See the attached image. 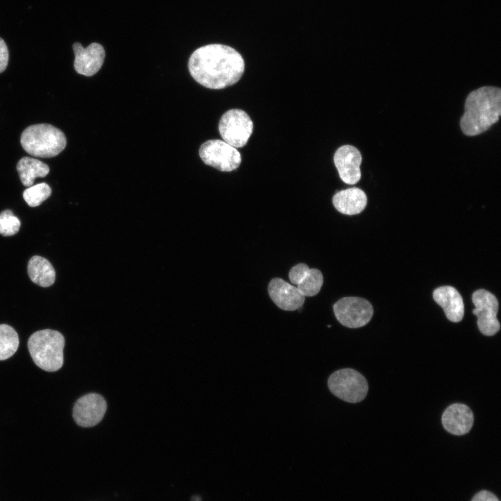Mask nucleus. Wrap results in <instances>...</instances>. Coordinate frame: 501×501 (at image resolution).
Here are the masks:
<instances>
[{
  "instance_id": "obj_8",
  "label": "nucleus",
  "mask_w": 501,
  "mask_h": 501,
  "mask_svg": "<svg viewBox=\"0 0 501 501\" xmlns=\"http://www.w3.org/2000/svg\"><path fill=\"white\" fill-rule=\"evenodd\" d=\"M333 311L337 321L351 328L364 326L371 320L374 313L373 307L367 300L355 296L338 300L333 305Z\"/></svg>"
},
{
  "instance_id": "obj_6",
  "label": "nucleus",
  "mask_w": 501,
  "mask_h": 501,
  "mask_svg": "<svg viewBox=\"0 0 501 501\" xmlns=\"http://www.w3.org/2000/svg\"><path fill=\"white\" fill-rule=\"evenodd\" d=\"M253 129L250 116L243 110L232 109L227 111L218 122V131L225 142L234 148L244 146Z\"/></svg>"
},
{
  "instance_id": "obj_22",
  "label": "nucleus",
  "mask_w": 501,
  "mask_h": 501,
  "mask_svg": "<svg viewBox=\"0 0 501 501\" xmlns=\"http://www.w3.org/2000/svg\"><path fill=\"white\" fill-rule=\"evenodd\" d=\"M20 227V221L11 210L7 209L0 214V234L3 236H12L17 233Z\"/></svg>"
},
{
  "instance_id": "obj_1",
  "label": "nucleus",
  "mask_w": 501,
  "mask_h": 501,
  "mask_svg": "<svg viewBox=\"0 0 501 501\" xmlns=\"http://www.w3.org/2000/svg\"><path fill=\"white\" fill-rule=\"evenodd\" d=\"M188 67L191 77L200 85L210 89H223L241 79L245 63L234 48L222 44H209L192 53Z\"/></svg>"
},
{
  "instance_id": "obj_14",
  "label": "nucleus",
  "mask_w": 501,
  "mask_h": 501,
  "mask_svg": "<svg viewBox=\"0 0 501 501\" xmlns=\"http://www.w3.org/2000/svg\"><path fill=\"white\" fill-rule=\"evenodd\" d=\"M441 420L444 429L447 432L460 436L470 431L473 426L474 415L468 406L455 403L445 410Z\"/></svg>"
},
{
  "instance_id": "obj_18",
  "label": "nucleus",
  "mask_w": 501,
  "mask_h": 501,
  "mask_svg": "<svg viewBox=\"0 0 501 501\" xmlns=\"http://www.w3.org/2000/svg\"><path fill=\"white\" fill-rule=\"evenodd\" d=\"M28 274L34 283L47 287L55 281L56 273L51 264L45 258L35 255L29 261Z\"/></svg>"
},
{
  "instance_id": "obj_9",
  "label": "nucleus",
  "mask_w": 501,
  "mask_h": 501,
  "mask_svg": "<svg viewBox=\"0 0 501 501\" xmlns=\"http://www.w3.org/2000/svg\"><path fill=\"white\" fill-rule=\"evenodd\" d=\"M472 300L475 306L472 312L477 317L479 331L486 336L495 335L500 329L497 319L499 304L496 297L487 290L480 289L472 294Z\"/></svg>"
},
{
  "instance_id": "obj_7",
  "label": "nucleus",
  "mask_w": 501,
  "mask_h": 501,
  "mask_svg": "<svg viewBox=\"0 0 501 501\" xmlns=\"http://www.w3.org/2000/svg\"><path fill=\"white\" fill-rule=\"evenodd\" d=\"M199 155L205 164L223 172L237 169L241 161V154L235 148L218 139L203 143L200 148Z\"/></svg>"
},
{
  "instance_id": "obj_5",
  "label": "nucleus",
  "mask_w": 501,
  "mask_h": 501,
  "mask_svg": "<svg viewBox=\"0 0 501 501\" xmlns=\"http://www.w3.org/2000/svg\"><path fill=\"white\" fill-rule=\"evenodd\" d=\"M328 387L333 395L349 403L363 401L368 392L366 379L351 368L341 369L331 374Z\"/></svg>"
},
{
  "instance_id": "obj_11",
  "label": "nucleus",
  "mask_w": 501,
  "mask_h": 501,
  "mask_svg": "<svg viewBox=\"0 0 501 501\" xmlns=\"http://www.w3.org/2000/svg\"><path fill=\"white\" fill-rule=\"evenodd\" d=\"M333 161L340 177L344 183L355 184L360 180L362 155L356 148L351 145L340 147L334 154Z\"/></svg>"
},
{
  "instance_id": "obj_12",
  "label": "nucleus",
  "mask_w": 501,
  "mask_h": 501,
  "mask_svg": "<svg viewBox=\"0 0 501 501\" xmlns=\"http://www.w3.org/2000/svg\"><path fill=\"white\" fill-rule=\"evenodd\" d=\"M72 48L74 54V67L77 73L90 77L100 70L105 58L104 49L100 44L93 42L84 48L81 43L75 42Z\"/></svg>"
},
{
  "instance_id": "obj_13",
  "label": "nucleus",
  "mask_w": 501,
  "mask_h": 501,
  "mask_svg": "<svg viewBox=\"0 0 501 501\" xmlns=\"http://www.w3.org/2000/svg\"><path fill=\"white\" fill-rule=\"evenodd\" d=\"M268 292L273 302L279 308L286 311L300 308L305 301V296L296 287L279 278H273L270 281Z\"/></svg>"
},
{
  "instance_id": "obj_17",
  "label": "nucleus",
  "mask_w": 501,
  "mask_h": 501,
  "mask_svg": "<svg viewBox=\"0 0 501 501\" xmlns=\"http://www.w3.org/2000/svg\"><path fill=\"white\" fill-rule=\"evenodd\" d=\"M367 198L365 193L357 187L349 188L337 192L333 197V204L340 213L355 215L366 207Z\"/></svg>"
},
{
  "instance_id": "obj_19",
  "label": "nucleus",
  "mask_w": 501,
  "mask_h": 501,
  "mask_svg": "<svg viewBox=\"0 0 501 501\" xmlns=\"http://www.w3.org/2000/svg\"><path fill=\"white\" fill-rule=\"evenodd\" d=\"M17 170L24 186H31L36 177H44L49 172L44 162L29 157H24L17 164Z\"/></svg>"
},
{
  "instance_id": "obj_23",
  "label": "nucleus",
  "mask_w": 501,
  "mask_h": 501,
  "mask_svg": "<svg viewBox=\"0 0 501 501\" xmlns=\"http://www.w3.org/2000/svg\"><path fill=\"white\" fill-rule=\"evenodd\" d=\"M9 58V52L4 40L0 38V73L7 67Z\"/></svg>"
},
{
  "instance_id": "obj_4",
  "label": "nucleus",
  "mask_w": 501,
  "mask_h": 501,
  "mask_svg": "<svg viewBox=\"0 0 501 501\" xmlns=\"http://www.w3.org/2000/svg\"><path fill=\"white\" fill-rule=\"evenodd\" d=\"M23 149L29 154L42 158L58 155L66 146L64 133L49 124H36L26 127L20 138Z\"/></svg>"
},
{
  "instance_id": "obj_20",
  "label": "nucleus",
  "mask_w": 501,
  "mask_h": 501,
  "mask_svg": "<svg viewBox=\"0 0 501 501\" xmlns=\"http://www.w3.org/2000/svg\"><path fill=\"white\" fill-rule=\"evenodd\" d=\"M19 337L15 329L8 324H0V360L10 358L19 346Z\"/></svg>"
},
{
  "instance_id": "obj_2",
  "label": "nucleus",
  "mask_w": 501,
  "mask_h": 501,
  "mask_svg": "<svg viewBox=\"0 0 501 501\" xmlns=\"http://www.w3.org/2000/svg\"><path fill=\"white\" fill-rule=\"evenodd\" d=\"M460 127L468 136L479 135L496 123L501 114V90L483 86L470 93L466 100Z\"/></svg>"
},
{
  "instance_id": "obj_15",
  "label": "nucleus",
  "mask_w": 501,
  "mask_h": 501,
  "mask_svg": "<svg viewBox=\"0 0 501 501\" xmlns=\"http://www.w3.org/2000/svg\"><path fill=\"white\" fill-rule=\"evenodd\" d=\"M289 278L304 296L317 295L324 283L321 272L317 269H310L304 263L294 266L289 271Z\"/></svg>"
},
{
  "instance_id": "obj_24",
  "label": "nucleus",
  "mask_w": 501,
  "mask_h": 501,
  "mask_svg": "<svg viewBox=\"0 0 501 501\" xmlns=\"http://www.w3.org/2000/svg\"><path fill=\"white\" fill-rule=\"evenodd\" d=\"M472 501H499L498 498L487 491H481L472 499Z\"/></svg>"
},
{
  "instance_id": "obj_21",
  "label": "nucleus",
  "mask_w": 501,
  "mask_h": 501,
  "mask_svg": "<svg viewBox=\"0 0 501 501\" xmlns=\"http://www.w3.org/2000/svg\"><path fill=\"white\" fill-rule=\"evenodd\" d=\"M51 193L50 186L47 184L42 182L25 189L23 192V198L30 207H37L47 199Z\"/></svg>"
},
{
  "instance_id": "obj_10",
  "label": "nucleus",
  "mask_w": 501,
  "mask_h": 501,
  "mask_svg": "<svg viewBox=\"0 0 501 501\" xmlns=\"http://www.w3.org/2000/svg\"><path fill=\"white\" fill-rule=\"evenodd\" d=\"M106 411L104 398L97 393H89L81 397L74 404L73 418L82 427H92L104 418Z\"/></svg>"
},
{
  "instance_id": "obj_3",
  "label": "nucleus",
  "mask_w": 501,
  "mask_h": 501,
  "mask_svg": "<svg viewBox=\"0 0 501 501\" xmlns=\"http://www.w3.org/2000/svg\"><path fill=\"white\" fill-rule=\"evenodd\" d=\"M65 339L58 331L45 329L28 340V349L35 364L47 372H56L63 364Z\"/></svg>"
},
{
  "instance_id": "obj_16",
  "label": "nucleus",
  "mask_w": 501,
  "mask_h": 501,
  "mask_svg": "<svg viewBox=\"0 0 501 501\" xmlns=\"http://www.w3.org/2000/svg\"><path fill=\"white\" fill-rule=\"evenodd\" d=\"M434 301L443 309L447 318L452 322L463 319L464 305L459 292L452 286H441L433 292Z\"/></svg>"
}]
</instances>
